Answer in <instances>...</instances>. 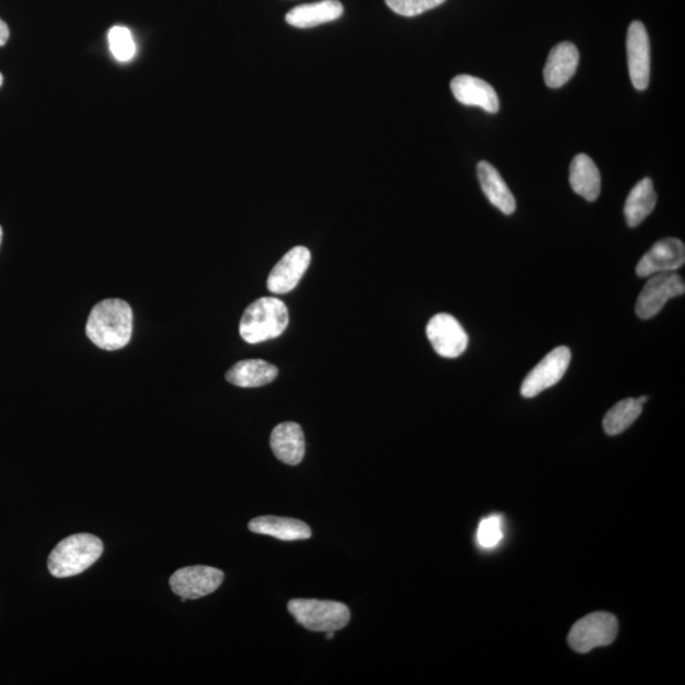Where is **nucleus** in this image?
Wrapping results in <instances>:
<instances>
[{
	"label": "nucleus",
	"instance_id": "412c9836",
	"mask_svg": "<svg viewBox=\"0 0 685 685\" xmlns=\"http://www.w3.org/2000/svg\"><path fill=\"white\" fill-rule=\"evenodd\" d=\"M656 201H658V196H656L653 181L650 178L642 179L632 188L627 197L625 205L627 225L630 228L639 226L654 211Z\"/></svg>",
	"mask_w": 685,
	"mask_h": 685
},
{
	"label": "nucleus",
	"instance_id": "7ed1b4c3",
	"mask_svg": "<svg viewBox=\"0 0 685 685\" xmlns=\"http://www.w3.org/2000/svg\"><path fill=\"white\" fill-rule=\"evenodd\" d=\"M103 554V542L89 533L64 538L49 556L47 566L55 578H70L84 573Z\"/></svg>",
	"mask_w": 685,
	"mask_h": 685
},
{
	"label": "nucleus",
	"instance_id": "0eeeda50",
	"mask_svg": "<svg viewBox=\"0 0 685 685\" xmlns=\"http://www.w3.org/2000/svg\"><path fill=\"white\" fill-rule=\"evenodd\" d=\"M571 352L568 347H557L547 354L524 379L521 394L531 399L541 392L559 384L570 366Z\"/></svg>",
	"mask_w": 685,
	"mask_h": 685
},
{
	"label": "nucleus",
	"instance_id": "c85d7f7f",
	"mask_svg": "<svg viewBox=\"0 0 685 685\" xmlns=\"http://www.w3.org/2000/svg\"><path fill=\"white\" fill-rule=\"evenodd\" d=\"M2 240H3V230H2V226H0V245H2Z\"/></svg>",
	"mask_w": 685,
	"mask_h": 685
},
{
	"label": "nucleus",
	"instance_id": "393cba45",
	"mask_svg": "<svg viewBox=\"0 0 685 685\" xmlns=\"http://www.w3.org/2000/svg\"><path fill=\"white\" fill-rule=\"evenodd\" d=\"M387 7L404 17H415L441 6L446 0H385Z\"/></svg>",
	"mask_w": 685,
	"mask_h": 685
},
{
	"label": "nucleus",
	"instance_id": "b1692460",
	"mask_svg": "<svg viewBox=\"0 0 685 685\" xmlns=\"http://www.w3.org/2000/svg\"><path fill=\"white\" fill-rule=\"evenodd\" d=\"M503 519L499 516H490L480 522L477 528L476 540L481 548L491 550L503 541Z\"/></svg>",
	"mask_w": 685,
	"mask_h": 685
},
{
	"label": "nucleus",
	"instance_id": "1a4fd4ad",
	"mask_svg": "<svg viewBox=\"0 0 685 685\" xmlns=\"http://www.w3.org/2000/svg\"><path fill=\"white\" fill-rule=\"evenodd\" d=\"M427 337L434 351L444 358L460 357L469 346L465 329L450 314L433 316L427 325Z\"/></svg>",
	"mask_w": 685,
	"mask_h": 685
},
{
	"label": "nucleus",
	"instance_id": "6ab92c4d",
	"mask_svg": "<svg viewBox=\"0 0 685 685\" xmlns=\"http://www.w3.org/2000/svg\"><path fill=\"white\" fill-rule=\"evenodd\" d=\"M278 368L262 359H245L226 372V380L238 387L250 389L271 384L277 379Z\"/></svg>",
	"mask_w": 685,
	"mask_h": 685
},
{
	"label": "nucleus",
	"instance_id": "f257e3e1",
	"mask_svg": "<svg viewBox=\"0 0 685 685\" xmlns=\"http://www.w3.org/2000/svg\"><path fill=\"white\" fill-rule=\"evenodd\" d=\"M134 314L124 300L108 299L93 307L87 321V337L103 351H118L129 344Z\"/></svg>",
	"mask_w": 685,
	"mask_h": 685
},
{
	"label": "nucleus",
	"instance_id": "dca6fc26",
	"mask_svg": "<svg viewBox=\"0 0 685 685\" xmlns=\"http://www.w3.org/2000/svg\"><path fill=\"white\" fill-rule=\"evenodd\" d=\"M343 13L344 7L339 0H320L291 9L286 14V22L296 28H313L337 21Z\"/></svg>",
	"mask_w": 685,
	"mask_h": 685
},
{
	"label": "nucleus",
	"instance_id": "a211bd4d",
	"mask_svg": "<svg viewBox=\"0 0 685 685\" xmlns=\"http://www.w3.org/2000/svg\"><path fill=\"white\" fill-rule=\"evenodd\" d=\"M477 176L481 188L491 202V205L503 212L505 215H512L516 211L517 203L513 193L510 192L507 183L504 182L498 170L489 162H480L477 164Z\"/></svg>",
	"mask_w": 685,
	"mask_h": 685
},
{
	"label": "nucleus",
	"instance_id": "4be33fe9",
	"mask_svg": "<svg viewBox=\"0 0 685 685\" xmlns=\"http://www.w3.org/2000/svg\"><path fill=\"white\" fill-rule=\"evenodd\" d=\"M642 404L637 399L620 401L608 411L603 419V428L608 436H618L630 428L633 422L640 417Z\"/></svg>",
	"mask_w": 685,
	"mask_h": 685
},
{
	"label": "nucleus",
	"instance_id": "a878e982",
	"mask_svg": "<svg viewBox=\"0 0 685 685\" xmlns=\"http://www.w3.org/2000/svg\"><path fill=\"white\" fill-rule=\"evenodd\" d=\"M9 39V28L6 22L0 18V47L7 44Z\"/></svg>",
	"mask_w": 685,
	"mask_h": 685
},
{
	"label": "nucleus",
	"instance_id": "39448f33",
	"mask_svg": "<svg viewBox=\"0 0 685 685\" xmlns=\"http://www.w3.org/2000/svg\"><path fill=\"white\" fill-rule=\"evenodd\" d=\"M618 633L617 618L611 613L595 612L581 618L569 633V645L579 654L590 653L595 647L611 645Z\"/></svg>",
	"mask_w": 685,
	"mask_h": 685
},
{
	"label": "nucleus",
	"instance_id": "5701e85b",
	"mask_svg": "<svg viewBox=\"0 0 685 685\" xmlns=\"http://www.w3.org/2000/svg\"><path fill=\"white\" fill-rule=\"evenodd\" d=\"M108 44L115 59L121 63H127L134 59L136 44L129 28L122 26L112 27L108 32Z\"/></svg>",
	"mask_w": 685,
	"mask_h": 685
},
{
	"label": "nucleus",
	"instance_id": "6e6552de",
	"mask_svg": "<svg viewBox=\"0 0 685 685\" xmlns=\"http://www.w3.org/2000/svg\"><path fill=\"white\" fill-rule=\"evenodd\" d=\"M225 575L211 566H188L179 569L169 580L173 593L182 599H200L216 592Z\"/></svg>",
	"mask_w": 685,
	"mask_h": 685
},
{
	"label": "nucleus",
	"instance_id": "bb28decb",
	"mask_svg": "<svg viewBox=\"0 0 685 685\" xmlns=\"http://www.w3.org/2000/svg\"><path fill=\"white\" fill-rule=\"evenodd\" d=\"M640 401L642 405L646 403L647 400H649V396H641V398L637 399Z\"/></svg>",
	"mask_w": 685,
	"mask_h": 685
},
{
	"label": "nucleus",
	"instance_id": "ddd939ff",
	"mask_svg": "<svg viewBox=\"0 0 685 685\" xmlns=\"http://www.w3.org/2000/svg\"><path fill=\"white\" fill-rule=\"evenodd\" d=\"M453 97L465 106L483 108L489 113L499 112L500 102L495 89L485 80L462 74L452 79Z\"/></svg>",
	"mask_w": 685,
	"mask_h": 685
},
{
	"label": "nucleus",
	"instance_id": "20e7f679",
	"mask_svg": "<svg viewBox=\"0 0 685 685\" xmlns=\"http://www.w3.org/2000/svg\"><path fill=\"white\" fill-rule=\"evenodd\" d=\"M288 612L299 625L313 632L342 630L351 620L346 604L318 599H292Z\"/></svg>",
	"mask_w": 685,
	"mask_h": 685
},
{
	"label": "nucleus",
	"instance_id": "2eb2a0df",
	"mask_svg": "<svg viewBox=\"0 0 685 685\" xmlns=\"http://www.w3.org/2000/svg\"><path fill=\"white\" fill-rule=\"evenodd\" d=\"M271 448L283 464L299 465L305 456V436L300 425L292 422L278 424L271 434Z\"/></svg>",
	"mask_w": 685,
	"mask_h": 685
},
{
	"label": "nucleus",
	"instance_id": "9d476101",
	"mask_svg": "<svg viewBox=\"0 0 685 685\" xmlns=\"http://www.w3.org/2000/svg\"><path fill=\"white\" fill-rule=\"evenodd\" d=\"M628 72L637 91H645L650 83V40L644 23L632 22L627 32Z\"/></svg>",
	"mask_w": 685,
	"mask_h": 685
},
{
	"label": "nucleus",
	"instance_id": "f3484780",
	"mask_svg": "<svg viewBox=\"0 0 685 685\" xmlns=\"http://www.w3.org/2000/svg\"><path fill=\"white\" fill-rule=\"evenodd\" d=\"M250 531L258 535L271 536L281 541L309 540L313 532L306 523L294 518L264 516L249 523Z\"/></svg>",
	"mask_w": 685,
	"mask_h": 685
},
{
	"label": "nucleus",
	"instance_id": "cd10ccee",
	"mask_svg": "<svg viewBox=\"0 0 685 685\" xmlns=\"http://www.w3.org/2000/svg\"><path fill=\"white\" fill-rule=\"evenodd\" d=\"M327 639L328 640L334 639V632L333 631L327 632Z\"/></svg>",
	"mask_w": 685,
	"mask_h": 685
},
{
	"label": "nucleus",
	"instance_id": "aec40b11",
	"mask_svg": "<svg viewBox=\"0 0 685 685\" xmlns=\"http://www.w3.org/2000/svg\"><path fill=\"white\" fill-rule=\"evenodd\" d=\"M570 184L575 193L593 202L601 195V173L587 154H578L571 163Z\"/></svg>",
	"mask_w": 685,
	"mask_h": 685
},
{
	"label": "nucleus",
	"instance_id": "c756f323",
	"mask_svg": "<svg viewBox=\"0 0 685 685\" xmlns=\"http://www.w3.org/2000/svg\"><path fill=\"white\" fill-rule=\"evenodd\" d=\"M2 84H3V75H2V73H0V87H2Z\"/></svg>",
	"mask_w": 685,
	"mask_h": 685
},
{
	"label": "nucleus",
	"instance_id": "423d86ee",
	"mask_svg": "<svg viewBox=\"0 0 685 685\" xmlns=\"http://www.w3.org/2000/svg\"><path fill=\"white\" fill-rule=\"evenodd\" d=\"M685 292L683 278L675 272L656 273L651 276L642 290L636 304V314L640 319H651L658 315L666 302Z\"/></svg>",
	"mask_w": 685,
	"mask_h": 685
},
{
	"label": "nucleus",
	"instance_id": "4468645a",
	"mask_svg": "<svg viewBox=\"0 0 685 685\" xmlns=\"http://www.w3.org/2000/svg\"><path fill=\"white\" fill-rule=\"evenodd\" d=\"M580 55L573 42H561L548 55L543 78L547 87L561 88L574 77L578 69Z\"/></svg>",
	"mask_w": 685,
	"mask_h": 685
},
{
	"label": "nucleus",
	"instance_id": "9b49d317",
	"mask_svg": "<svg viewBox=\"0 0 685 685\" xmlns=\"http://www.w3.org/2000/svg\"><path fill=\"white\" fill-rule=\"evenodd\" d=\"M311 263L310 250L295 247L283 255L269 273L267 286L272 294L283 295L295 290Z\"/></svg>",
	"mask_w": 685,
	"mask_h": 685
},
{
	"label": "nucleus",
	"instance_id": "f03ea898",
	"mask_svg": "<svg viewBox=\"0 0 685 685\" xmlns=\"http://www.w3.org/2000/svg\"><path fill=\"white\" fill-rule=\"evenodd\" d=\"M288 309L285 302L276 297H262L255 300L244 311L240 320V337L249 344L276 339L288 327Z\"/></svg>",
	"mask_w": 685,
	"mask_h": 685
},
{
	"label": "nucleus",
	"instance_id": "f8f14e48",
	"mask_svg": "<svg viewBox=\"0 0 685 685\" xmlns=\"http://www.w3.org/2000/svg\"><path fill=\"white\" fill-rule=\"evenodd\" d=\"M685 262L684 243L679 239L666 238L656 242L641 258L636 267L639 277H650L656 273L674 272Z\"/></svg>",
	"mask_w": 685,
	"mask_h": 685
}]
</instances>
